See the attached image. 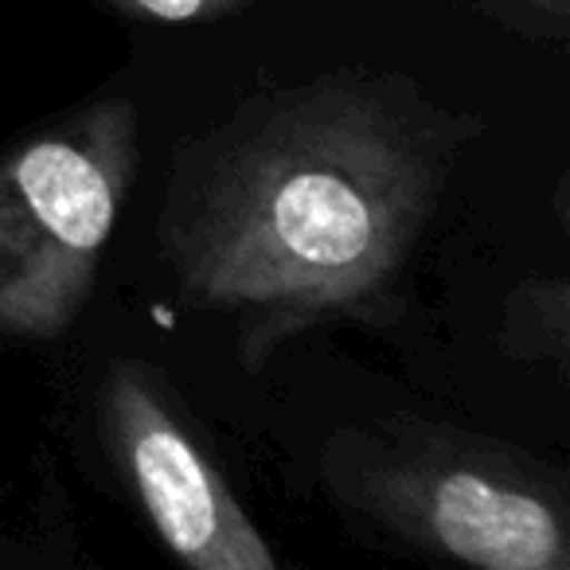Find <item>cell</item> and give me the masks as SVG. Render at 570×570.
<instances>
[{"instance_id":"obj_1","label":"cell","mask_w":570,"mask_h":570,"mask_svg":"<svg viewBox=\"0 0 570 570\" xmlns=\"http://www.w3.org/2000/svg\"><path fill=\"white\" fill-rule=\"evenodd\" d=\"M489 121L399 67H336L246 95L173 149L157 258L262 375L328 328L403 325L426 235Z\"/></svg>"},{"instance_id":"obj_2","label":"cell","mask_w":570,"mask_h":570,"mask_svg":"<svg viewBox=\"0 0 570 570\" xmlns=\"http://www.w3.org/2000/svg\"><path fill=\"white\" fill-rule=\"evenodd\" d=\"M317 484L356 531L481 570H570L567 476L531 450L395 411L325 438Z\"/></svg>"},{"instance_id":"obj_3","label":"cell","mask_w":570,"mask_h":570,"mask_svg":"<svg viewBox=\"0 0 570 570\" xmlns=\"http://www.w3.org/2000/svg\"><path fill=\"white\" fill-rule=\"evenodd\" d=\"M141 173V106L102 90L0 145V341L75 333Z\"/></svg>"},{"instance_id":"obj_4","label":"cell","mask_w":570,"mask_h":570,"mask_svg":"<svg viewBox=\"0 0 570 570\" xmlns=\"http://www.w3.org/2000/svg\"><path fill=\"white\" fill-rule=\"evenodd\" d=\"M98 453L157 543L191 570H277L282 559L235 497L160 367L114 356L95 387Z\"/></svg>"},{"instance_id":"obj_5","label":"cell","mask_w":570,"mask_h":570,"mask_svg":"<svg viewBox=\"0 0 570 570\" xmlns=\"http://www.w3.org/2000/svg\"><path fill=\"white\" fill-rule=\"evenodd\" d=\"M497 344L515 364H551L554 380H567L570 360V277L531 274L515 282L500 309Z\"/></svg>"},{"instance_id":"obj_6","label":"cell","mask_w":570,"mask_h":570,"mask_svg":"<svg viewBox=\"0 0 570 570\" xmlns=\"http://www.w3.org/2000/svg\"><path fill=\"white\" fill-rule=\"evenodd\" d=\"M87 4L114 12V17L129 20V24L204 28V24H223V20L246 17V12L262 9L269 0H87Z\"/></svg>"},{"instance_id":"obj_7","label":"cell","mask_w":570,"mask_h":570,"mask_svg":"<svg viewBox=\"0 0 570 570\" xmlns=\"http://www.w3.org/2000/svg\"><path fill=\"white\" fill-rule=\"evenodd\" d=\"M465 4L520 40L551 43V48L570 40V0H465Z\"/></svg>"}]
</instances>
